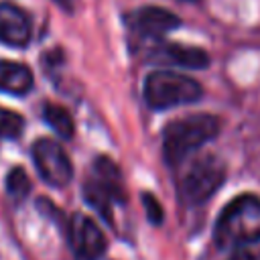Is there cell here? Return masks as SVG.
<instances>
[{
    "instance_id": "6da1fadb",
    "label": "cell",
    "mask_w": 260,
    "mask_h": 260,
    "mask_svg": "<svg viewBox=\"0 0 260 260\" xmlns=\"http://www.w3.org/2000/svg\"><path fill=\"white\" fill-rule=\"evenodd\" d=\"M213 238L223 250H240L260 242V197L246 193L232 199L215 219Z\"/></svg>"
},
{
    "instance_id": "7a4b0ae2",
    "label": "cell",
    "mask_w": 260,
    "mask_h": 260,
    "mask_svg": "<svg viewBox=\"0 0 260 260\" xmlns=\"http://www.w3.org/2000/svg\"><path fill=\"white\" fill-rule=\"evenodd\" d=\"M219 132V120L211 114H191L173 120L162 130V152L171 165L181 162Z\"/></svg>"
},
{
    "instance_id": "3957f363",
    "label": "cell",
    "mask_w": 260,
    "mask_h": 260,
    "mask_svg": "<svg viewBox=\"0 0 260 260\" xmlns=\"http://www.w3.org/2000/svg\"><path fill=\"white\" fill-rule=\"evenodd\" d=\"M144 102L152 110L187 106L203 95L199 81L175 71H152L144 79Z\"/></svg>"
},
{
    "instance_id": "277c9868",
    "label": "cell",
    "mask_w": 260,
    "mask_h": 260,
    "mask_svg": "<svg viewBox=\"0 0 260 260\" xmlns=\"http://www.w3.org/2000/svg\"><path fill=\"white\" fill-rule=\"evenodd\" d=\"M225 181V165L213 154L195 158L179 183V195L185 205L205 203Z\"/></svg>"
},
{
    "instance_id": "5b68a950",
    "label": "cell",
    "mask_w": 260,
    "mask_h": 260,
    "mask_svg": "<svg viewBox=\"0 0 260 260\" xmlns=\"http://www.w3.org/2000/svg\"><path fill=\"white\" fill-rule=\"evenodd\" d=\"M95 179L83 185V199L91 205L108 223H112V205L124 201L120 169L108 156H98L93 162Z\"/></svg>"
},
{
    "instance_id": "8992f818",
    "label": "cell",
    "mask_w": 260,
    "mask_h": 260,
    "mask_svg": "<svg viewBox=\"0 0 260 260\" xmlns=\"http://www.w3.org/2000/svg\"><path fill=\"white\" fill-rule=\"evenodd\" d=\"M32 162L39 177L51 187H65L73 177V167L65 150L51 138H39L32 144Z\"/></svg>"
},
{
    "instance_id": "52a82bcc",
    "label": "cell",
    "mask_w": 260,
    "mask_h": 260,
    "mask_svg": "<svg viewBox=\"0 0 260 260\" xmlns=\"http://www.w3.org/2000/svg\"><path fill=\"white\" fill-rule=\"evenodd\" d=\"M69 244L77 260H100L106 250L102 228L91 217L81 213L69 219Z\"/></svg>"
},
{
    "instance_id": "ba28073f",
    "label": "cell",
    "mask_w": 260,
    "mask_h": 260,
    "mask_svg": "<svg viewBox=\"0 0 260 260\" xmlns=\"http://www.w3.org/2000/svg\"><path fill=\"white\" fill-rule=\"evenodd\" d=\"M126 22L138 35L154 39V41H160V37H165L167 32L175 30L181 24L177 14H173L160 6H142V8L134 10L132 14H128Z\"/></svg>"
},
{
    "instance_id": "9c48e42d",
    "label": "cell",
    "mask_w": 260,
    "mask_h": 260,
    "mask_svg": "<svg viewBox=\"0 0 260 260\" xmlns=\"http://www.w3.org/2000/svg\"><path fill=\"white\" fill-rule=\"evenodd\" d=\"M30 30V18L22 8L0 2V43L8 47H26Z\"/></svg>"
},
{
    "instance_id": "30bf717a",
    "label": "cell",
    "mask_w": 260,
    "mask_h": 260,
    "mask_svg": "<svg viewBox=\"0 0 260 260\" xmlns=\"http://www.w3.org/2000/svg\"><path fill=\"white\" fill-rule=\"evenodd\" d=\"M152 59L181 65L187 69H203L209 63V57L203 49L197 47H185L179 43H162L158 49L152 51Z\"/></svg>"
},
{
    "instance_id": "8fae6325",
    "label": "cell",
    "mask_w": 260,
    "mask_h": 260,
    "mask_svg": "<svg viewBox=\"0 0 260 260\" xmlns=\"http://www.w3.org/2000/svg\"><path fill=\"white\" fill-rule=\"evenodd\" d=\"M32 87V73L28 67L14 61H0V91L24 95Z\"/></svg>"
},
{
    "instance_id": "7c38bea8",
    "label": "cell",
    "mask_w": 260,
    "mask_h": 260,
    "mask_svg": "<svg viewBox=\"0 0 260 260\" xmlns=\"http://www.w3.org/2000/svg\"><path fill=\"white\" fill-rule=\"evenodd\" d=\"M43 118H45V122L51 126V130H53L59 138L67 140V138L73 136V132H75L73 118H71V114H69L63 106L47 104L45 110H43Z\"/></svg>"
},
{
    "instance_id": "4fadbf2b",
    "label": "cell",
    "mask_w": 260,
    "mask_h": 260,
    "mask_svg": "<svg viewBox=\"0 0 260 260\" xmlns=\"http://www.w3.org/2000/svg\"><path fill=\"white\" fill-rule=\"evenodd\" d=\"M28 189H30V183H28V177H26L24 169L22 167H14L6 175V193L10 195V199L14 203H20L28 195Z\"/></svg>"
},
{
    "instance_id": "5bb4252c",
    "label": "cell",
    "mask_w": 260,
    "mask_h": 260,
    "mask_svg": "<svg viewBox=\"0 0 260 260\" xmlns=\"http://www.w3.org/2000/svg\"><path fill=\"white\" fill-rule=\"evenodd\" d=\"M22 128H24L22 116L0 106V138L14 140L22 134Z\"/></svg>"
},
{
    "instance_id": "9a60e30c",
    "label": "cell",
    "mask_w": 260,
    "mask_h": 260,
    "mask_svg": "<svg viewBox=\"0 0 260 260\" xmlns=\"http://www.w3.org/2000/svg\"><path fill=\"white\" fill-rule=\"evenodd\" d=\"M140 197H142V203H144V209H146V215H148V221H150V223H154V225H158V223H162V217H165V211H162V207H160V203H158V199H156L154 195H150V193H142Z\"/></svg>"
},
{
    "instance_id": "2e32d148",
    "label": "cell",
    "mask_w": 260,
    "mask_h": 260,
    "mask_svg": "<svg viewBox=\"0 0 260 260\" xmlns=\"http://www.w3.org/2000/svg\"><path fill=\"white\" fill-rule=\"evenodd\" d=\"M230 260H254V256H252V254H248V252H244V250H238Z\"/></svg>"
},
{
    "instance_id": "e0dca14e",
    "label": "cell",
    "mask_w": 260,
    "mask_h": 260,
    "mask_svg": "<svg viewBox=\"0 0 260 260\" xmlns=\"http://www.w3.org/2000/svg\"><path fill=\"white\" fill-rule=\"evenodd\" d=\"M53 2H57L61 8H65V10H71V6H73V0H53Z\"/></svg>"
},
{
    "instance_id": "ac0fdd59",
    "label": "cell",
    "mask_w": 260,
    "mask_h": 260,
    "mask_svg": "<svg viewBox=\"0 0 260 260\" xmlns=\"http://www.w3.org/2000/svg\"><path fill=\"white\" fill-rule=\"evenodd\" d=\"M191 2H195V0H191Z\"/></svg>"
}]
</instances>
